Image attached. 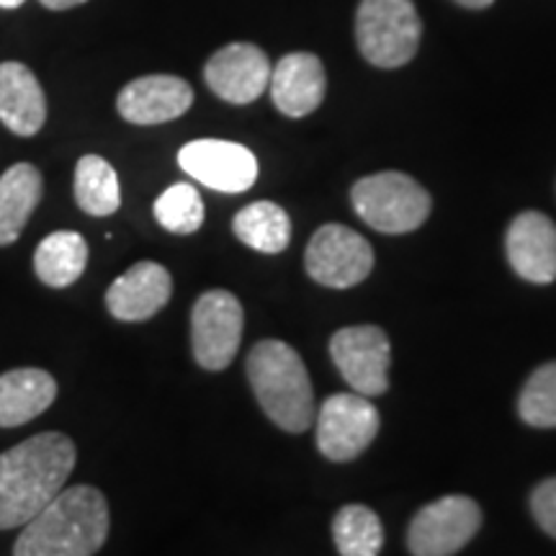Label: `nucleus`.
Masks as SVG:
<instances>
[{"instance_id": "obj_20", "label": "nucleus", "mask_w": 556, "mask_h": 556, "mask_svg": "<svg viewBox=\"0 0 556 556\" xmlns=\"http://www.w3.org/2000/svg\"><path fill=\"white\" fill-rule=\"evenodd\" d=\"M88 266V242L83 235L60 229L47 235L34 253V270L39 281L52 289L73 287Z\"/></svg>"}, {"instance_id": "obj_18", "label": "nucleus", "mask_w": 556, "mask_h": 556, "mask_svg": "<svg viewBox=\"0 0 556 556\" xmlns=\"http://www.w3.org/2000/svg\"><path fill=\"white\" fill-rule=\"evenodd\" d=\"M58 397V381L41 368L0 374V428H18L45 413Z\"/></svg>"}, {"instance_id": "obj_11", "label": "nucleus", "mask_w": 556, "mask_h": 556, "mask_svg": "<svg viewBox=\"0 0 556 556\" xmlns=\"http://www.w3.org/2000/svg\"><path fill=\"white\" fill-rule=\"evenodd\" d=\"M180 168L222 193H242L258 180V160L245 144L227 139H193L178 152Z\"/></svg>"}, {"instance_id": "obj_26", "label": "nucleus", "mask_w": 556, "mask_h": 556, "mask_svg": "<svg viewBox=\"0 0 556 556\" xmlns=\"http://www.w3.org/2000/svg\"><path fill=\"white\" fill-rule=\"evenodd\" d=\"M531 510L536 523L556 539V477L544 479L531 495Z\"/></svg>"}, {"instance_id": "obj_3", "label": "nucleus", "mask_w": 556, "mask_h": 556, "mask_svg": "<svg viewBox=\"0 0 556 556\" xmlns=\"http://www.w3.org/2000/svg\"><path fill=\"white\" fill-rule=\"evenodd\" d=\"M248 379L263 413L287 433H304L315 417L307 366L283 340H261L248 356Z\"/></svg>"}, {"instance_id": "obj_8", "label": "nucleus", "mask_w": 556, "mask_h": 556, "mask_svg": "<svg viewBox=\"0 0 556 556\" xmlns=\"http://www.w3.org/2000/svg\"><path fill=\"white\" fill-rule=\"evenodd\" d=\"M482 510L467 495H446L422 507L407 531L413 556H454L477 536Z\"/></svg>"}, {"instance_id": "obj_25", "label": "nucleus", "mask_w": 556, "mask_h": 556, "mask_svg": "<svg viewBox=\"0 0 556 556\" xmlns=\"http://www.w3.org/2000/svg\"><path fill=\"white\" fill-rule=\"evenodd\" d=\"M518 413L533 428H556V361L531 374L518 400Z\"/></svg>"}, {"instance_id": "obj_19", "label": "nucleus", "mask_w": 556, "mask_h": 556, "mask_svg": "<svg viewBox=\"0 0 556 556\" xmlns=\"http://www.w3.org/2000/svg\"><path fill=\"white\" fill-rule=\"evenodd\" d=\"M41 201V173L31 163H16L0 176V245H11Z\"/></svg>"}, {"instance_id": "obj_24", "label": "nucleus", "mask_w": 556, "mask_h": 556, "mask_svg": "<svg viewBox=\"0 0 556 556\" xmlns=\"http://www.w3.org/2000/svg\"><path fill=\"white\" fill-rule=\"evenodd\" d=\"M155 219L168 232L193 235L204 225V201L191 184H173L155 201Z\"/></svg>"}, {"instance_id": "obj_2", "label": "nucleus", "mask_w": 556, "mask_h": 556, "mask_svg": "<svg viewBox=\"0 0 556 556\" xmlns=\"http://www.w3.org/2000/svg\"><path fill=\"white\" fill-rule=\"evenodd\" d=\"M106 536V497L96 486L75 484L24 526L13 556H93Z\"/></svg>"}, {"instance_id": "obj_22", "label": "nucleus", "mask_w": 556, "mask_h": 556, "mask_svg": "<svg viewBox=\"0 0 556 556\" xmlns=\"http://www.w3.org/2000/svg\"><path fill=\"white\" fill-rule=\"evenodd\" d=\"M75 201L90 217H111L122 206L119 176L101 155H83L75 165Z\"/></svg>"}, {"instance_id": "obj_13", "label": "nucleus", "mask_w": 556, "mask_h": 556, "mask_svg": "<svg viewBox=\"0 0 556 556\" xmlns=\"http://www.w3.org/2000/svg\"><path fill=\"white\" fill-rule=\"evenodd\" d=\"M193 103V88L178 75H144L122 88L116 109L122 119L139 127L165 124L184 116Z\"/></svg>"}, {"instance_id": "obj_6", "label": "nucleus", "mask_w": 556, "mask_h": 556, "mask_svg": "<svg viewBox=\"0 0 556 556\" xmlns=\"http://www.w3.org/2000/svg\"><path fill=\"white\" fill-rule=\"evenodd\" d=\"M242 304L225 289L206 291L191 312V343L197 364L206 371H222L238 356L242 340Z\"/></svg>"}, {"instance_id": "obj_9", "label": "nucleus", "mask_w": 556, "mask_h": 556, "mask_svg": "<svg viewBox=\"0 0 556 556\" xmlns=\"http://www.w3.org/2000/svg\"><path fill=\"white\" fill-rule=\"evenodd\" d=\"M307 274L328 289H351L371 274L374 250L364 235L345 225H325L312 235L307 255Z\"/></svg>"}, {"instance_id": "obj_12", "label": "nucleus", "mask_w": 556, "mask_h": 556, "mask_svg": "<svg viewBox=\"0 0 556 556\" xmlns=\"http://www.w3.org/2000/svg\"><path fill=\"white\" fill-rule=\"evenodd\" d=\"M204 80L217 99L245 106L261 99L263 90L268 88L270 62L261 47L235 41L208 58Z\"/></svg>"}, {"instance_id": "obj_15", "label": "nucleus", "mask_w": 556, "mask_h": 556, "mask_svg": "<svg viewBox=\"0 0 556 556\" xmlns=\"http://www.w3.org/2000/svg\"><path fill=\"white\" fill-rule=\"evenodd\" d=\"M173 278L160 263L142 261L122 274L106 291V307L122 323H144L168 304Z\"/></svg>"}, {"instance_id": "obj_14", "label": "nucleus", "mask_w": 556, "mask_h": 556, "mask_svg": "<svg viewBox=\"0 0 556 556\" xmlns=\"http://www.w3.org/2000/svg\"><path fill=\"white\" fill-rule=\"evenodd\" d=\"M507 261L531 283L556 281V225L541 212H523L507 227Z\"/></svg>"}, {"instance_id": "obj_29", "label": "nucleus", "mask_w": 556, "mask_h": 556, "mask_svg": "<svg viewBox=\"0 0 556 556\" xmlns=\"http://www.w3.org/2000/svg\"><path fill=\"white\" fill-rule=\"evenodd\" d=\"M24 3H26V0H0V9L13 11V9H21Z\"/></svg>"}, {"instance_id": "obj_5", "label": "nucleus", "mask_w": 556, "mask_h": 556, "mask_svg": "<svg viewBox=\"0 0 556 556\" xmlns=\"http://www.w3.org/2000/svg\"><path fill=\"white\" fill-rule=\"evenodd\" d=\"M422 24L413 0H361L356 13V41L364 60L374 67L394 70L417 54Z\"/></svg>"}, {"instance_id": "obj_21", "label": "nucleus", "mask_w": 556, "mask_h": 556, "mask_svg": "<svg viewBox=\"0 0 556 556\" xmlns=\"http://www.w3.org/2000/svg\"><path fill=\"white\" fill-rule=\"evenodd\" d=\"M232 232L248 248L258 250V253L276 255L289 245L291 219L274 201H255V204H248L235 214Z\"/></svg>"}, {"instance_id": "obj_1", "label": "nucleus", "mask_w": 556, "mask_h": 556, "mask_svg": "<svg viewBox=\"0 0 556 556\" xmlns=\"http://www.w3.org/2000/svg\"><path fill=\"white\" fill-rule=\"evenodd\" d=\"M75 443L39 433L0 454V531L21 528L65 490L75 469Z\"/></svg>"}, {"instance_id": "obj_4", "label": "nucleus", "mask_w": 556, "mask_h": 556, "mask_svg": "<svg viewBox=\"0 0 556 556\" xmlns=\"http://www.w3.org/2000/svg\"><path fill=\"white\" fill-rule=\"evenodd\" d=\"M353 208L368 227L384 235H407L428 219L430 193L415 178L397 170L361 178L351 191Z\"/></svg>"}, {"instance_id": "obj_27", "label": "nucleus", "mask_w": 556, "mask_h": 556, "mask_svg": "<svg viewBox=\"0 0 556 556\" xmlns=\"http://www.w3.org/2000/svg\"><path fill=\"white\" fill-rule=\"evenodd\" d=\"M39 3L50 11H70L75 9V5L88 3V0H39Z\"/></svg>"}, {"instance_id": "obj_23", "label": "nucleus", "mask_w": 556, "mask_h": 556, "mask_svg": "<svg viewBox=\"0 0 556 556\" xmlns=\"http://www.w3.org/2000/svg\"><path fill=\"white\" fill-rule=\"evenodd\" d=\"M332 539L340 556H379L384 546V528L371 507L345 505L332 520Z\"/></svg>"}, {"instance_id": "obj_16", "label": "nucleus", "mask_w": 556, "mask_h": 556, "mask_svg": "<svg viewBox=\"0 0 556 556\" xmlns=\"http://www.w3.org/2000/svg\"><path fill=\"white\" fill-rule=\"evenodd\" d=\"M270 99L283 116L302 119L319 109L328 90V75L319 58L309 52H294L278 60V65L270 70Z\"/></svg>"}, {"instance_id": "obj_28", "label": "nucleus", "mask_w": 556, "mask_h": 556, "mask_svg": "<svg viewBox=\"0 0 556 556\" xmlns=\"http://www.w3.org/2000/svg\"><path fill=\"white\" fill-rule=\"evenodd\" d=\"M458 5H464V9H471V11H482V9H490L495 0H456Z\"/></svg>"}, {"instance_id": "obj_17", "label": "nucleus", "mask_w": 556, "mask_h": 556, "mask_svg": "<svg viewBox=\"0 0 556 556\" xmlns=\"http://www.w3.org/2000/svg\"><path fill=\"white\" fill-rule=\"evenodd\" d=\"M0 122L18 137H34L47 122L41 83L21 62H0Z\"/></svg>"}, {"instance_id": "obj_7", "label": "nucleus", "mask_w": 556, "mask_h": 556, "mask_svg": "<svg viewBox=\"0 0 556 556\" xmlns=\"http://www.w3.org/2000/svg\"><path fill=\"white\" fill-rule=\"evenodd\" d=\"M379 426V409L364 394H332L319 407L317 446L330 462H351L371 446Z\"/></svg>"}, {"instance_id": "obj_10", "label": "nucleus", "mask_w": 556, "mask_h": 556, "mask_svg": "<svg viewBox=\"0 0 556 556\" xmlns=\"http://www.w3.org/2000/svg\"><path fill=\"white\" fill-rule=\"evenodd\" d=\"M330 356L353 392L379 397L389 389L392 345L377 325H356L338 330L330 340Z\"/></svg>"}]
</instances>
